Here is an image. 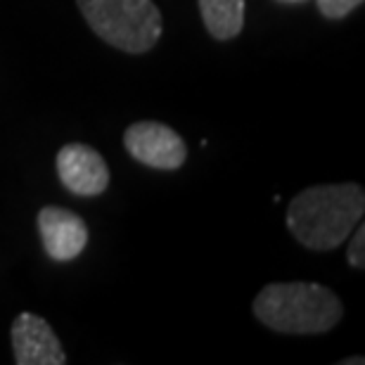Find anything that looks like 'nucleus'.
Instances as JSON below:
<instances>
[{"instance_id":"nucleus-8","label":"nucleus","mask_w":365,"mask_h":365,"mask_svg":"<svg viewBox=\"0 0 365 365\" xmlns=\"http://www.w3.org/2000/svg\"><path fill=\"white\" fill-rule=\"evenodd\" d=\"M202 21L216 41H230L242 34L245 0H197Z\"/></svg>"},{"instance_id":"nucleus-11","label":"nucleus","mask_w":365,"mask_h":365,"mask_svg":"<svg viewBox=\"0 0 365 365\" xmlns=\"http://www.w3.org/2000/svg\"><path fill=\"white\" fill-rule=\"evenodd\" d=\"M341 363H344V365H354V363H363V359H349V361H341Z\"/></svg>"},{"instance_id":"nucleus-1","label":"nucleus","mask_w":365,"mask_h":365,"mask_svg":"<svg viewBox=\"0 0 365 365\" xmlns=\"http://www.w3.org/2000/svg\"><path fill=\"white\" fill-rule=\"evenodd\" d=\"M365 214L359 182H332L302 190L287 209V228L311 252H330L351 235Z\"/></svg>"},{"instance_id":"nucleus-10","label":"nucleus","mask_w":365,"mask_h":365,"mask_svg":"<svg viewBox=\"0 0 365 365\" xmlns=\"http://www.w3.org/2000/svg\"><path fill=\"white\" fill-rule=\"evenodd\" d=\"M356 235L351 237L349 242V252H346V259H349V266L356 268V271H363L365 268V228L359 225L354 228Z\"/></svg>"},{"instance_id":"nucleus-7","label":"nucleus","mask_w":365,"mask_h":365,"mask_svg":"<svg viewBox=\"0 0 365 365\" xmlns=\"http://www.w3.org/2000/svg\"><path fill=\"white\" fill-rule=\"evenodd\" d=\"M38 232L43 250L53 261H74L88 245V225L78 214L60 207L38 211Z\"/></svg>"},{"instance_id":"nucleus-4","label":"nucleus","mask_w":365,"mask_h":365,"mask_svg":"<svg viewBox=\"0 0 365 365\" xmlns=\"http://www.w3.org/2000/svg\"><path fill=\"white\" fill-rule=\"evenodd\" d=\"M123 145L135 162L159 171H176L187 159L185 140L171 126L159 121H138L128 126Z\"/></svg>"},{"instance_id":"nucleus-3","label":"nucleus","mask_w":365,"mask_h":365,"mask_svg":"<svg viewBox=\"0 0 365 365\" xmlns=\"http://www.w3.org/2000/svg\"><path fill=\"white\" fill-rule=\"evenodd\" d=\"M86 24L128 55L150 53L162 38V12L152 0H76Z\"/></svg>"},{"instance_id":"nucleus-5","label":"nucleus","mask_w":365,"mask_h":365,"mask_svg":"<svg viewBox=\"0 0 365 365\" xmlns=\"http://www.w3.org/2000/svg\"><path fill=\"white\" fill-rule=\"evenodd\" d=\"M57 176L71 195L95 197L109 185V166L91 145L69 143L57 152Z\"/></svg>"},{"instance_id":"nucleus-9","label":"nucleus","mask_w":365,"mask_h":365,"mask_svg":"<svg viewBox=\"0 0 365 365\" xmlns=\"http://www.w3.org/2000/svg\"><path fill=\"white\" fill-rule=\"evenodd\" d=\"M359 5H363V0H318V10L327 19H344Z\"/></svg>"},{"instance_id":"nucleus-6","label":"nucleus","mask_w":365,"mask_h":365,"mask_svg":"<svg viewBox=\"0 0 365 365\" xmlns=\"http://www.w3.org/2000/svg\"><path fill=\"white\" fill-rule=\"evenodd\" d=\"M12 354L17 365H64L67 354L53 332V327L46 323V318L36 313H19L10 330Z\"/></svg>"},{"instance_id":"nucleus-12","label":"nucleus","mask_w":365,"mask_h":365,"mask_svg":"<svg viewBox=\"0 0 365 365\" xmlns=\"http://www.w3.org/2000/svg\"><path fill=\"white\" fill-rule=\"evenodd\" d=\"M284 3H299V0H284Z\"/></svg>"},{"instance_id":"nucleus-2","label":"nucleus","mask_w":365,"mask_h":365,"mask_svg":"<svg viewBox=\"0 0 365 365\" xmlns=\"http://www.w3.org/2000/svg\"><path fill=\"white\" fill-rule=\"evenodd\" d=\"M261 325L282 334H323L344 316V306L330 287L318 282H273L254 299Z\"/></svg>"}]
</instances>
